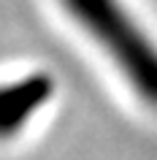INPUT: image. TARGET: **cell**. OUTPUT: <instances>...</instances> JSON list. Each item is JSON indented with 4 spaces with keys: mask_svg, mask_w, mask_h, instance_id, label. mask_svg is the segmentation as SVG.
Masks as SVG:
<instances>
[{
    "mask_svg": "<svg viewBox=\"0 0 157 160\" xmlns=\"http://www.w3.org/2000/svg\"><path fill=\"white\" fill-rule=\"evenodd\" d=\"M73 22L114 60L133 92L157 109V43L138 27L122 0H60Z\"/></svg>",
    "mask_w": 157,
    "mask_h": 160,
    "instance_id": "1",
    "label": "cell"
},
{
    "mask_svg": "<svg viewBox=\"0 0 157 160\" xmlns=\"http://www.w3.org/2000/svg\"><path fill=\"white\" fill-rule=\"evenodd\" d=\"M54 95V79L49 73H30L25 79L0 84V141L14 138L30 122L35 111Z\"/></svg>",
    "mask_w": 157,
    "mask_h": 160,
    "instance_id": "2",
    "label": "cell"
}]
</instances>
